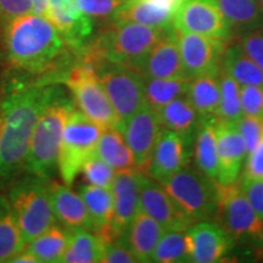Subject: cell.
<instances>
[{"mask_svg": "<svg viewBox=\"0 0 263 263\" xmlns=\"http://www.w3.org/2000/svg\"><path fill=\"white\" fill-rule=\"evenodd\" d=\"M216 222L226 230L234 244L263 249V218H261L236 182L218 183V210Z\"/></svg>", "mask_w": 263, "mask_h": 263, "instance_id": "obj_8", "label": "cell"}, {"mask_svg": "<svg viewBox=\"0 0 263 263\" xmlns=\"http://www.w3.org/2000/svg\"><path fill=\"white\" fill-rule=\"evenodd\" d=\"M221 84V101L217 112L218 120L226 122L238 123L242 115L241 99H240V84L221 68L218 73Z\"/></svg>", "mask_w": 263, "mask_h": 263, "instance_id": "obj_35", "label": "cell"}, {"mask_svg": "<svg viewBox=\"0 0 263 263\" xmlns=\"http://www.w3.org/2000/svg\"><path fill=\"white\" fill-rule=\"evenodd\" d=\"M126 3L127 0H78V6L91 20L108 22Z\"/></svg>", "mask_w": 263, "mask_h": 263, "instance_id": "obj_37", "label": "cell"}, {"mask_svg": "<svg viewBox=\"0 0 263 263\" xmlns=\"http://www.w3.org/2000/svg\"><path fill=\"white\" fill-rule=\"evenodd\" d=\"M257 2H258V5H259V8H261L262 12H263V0H257Z\"/></svg>", "mask_w": 263, "mask_h": 263, "instance_id": "obj_49", "label": "cell"}, {"mask_svg": "<svg viewBox=\"0 0 263 263\" xmlns=\"http://www.w3.org/2000/svg\"><path fill=\"white\" fill-rule=\"evenodd\" d=\"M164 232L153 217L139 211L120 239L129 248L138 262H153L154 251Z\"/></svg>", "mask_w": 263, "mask_h": 263, "instance_id": "obj_21", "label": "cell"}, {"mask_svg": "<svg viewBox=\"0 0 263 263\" xmlns=\"http://www.w3.org/2000/svg\"><path fill=\"white\" fill-rule=\"evenodd\" d=\"M73 110V100L60 90L43 111L33 130L25 163L29 174L49 179L57 171L64 129Z\"/></svg>", "mask_w": 263, "mask_h": 263, "instance_id": "obj_3", "label": "cell"}, {"mask_svg": "<svg viewBox=\"0 0 263 263\" xmlns=\"http://www.w3.org/2000/svg\"><path fill=\"white\" fill-rule=\"evenodd\" d=\"M26 246L8 199L0 197V263L11 262Z\"/></svg>", "mask_w": 263, "mask_h": 263, "instance_id": "obj_32", "label": "cell"}, {"mask_svg": "<svg viewBox=\"0 0 263 263\" xmlns=\"http://www.w3.org/2000/svg\"><path fill=\"white\" fill-rule=\"evenodd\" d=\"M33 6V15L44 16L47 17L49 9H50V0H31Z\"/></svg>", "mask_w": 263, "mask_h": 263, "instance_id": "obj_46", "label": "cell"}, {"mask_svg": "<svg viewBox=\"0 0 263 263\" xmlns=\"http://www.w3.org/2000/svg\"><path fill=\"white\" fill-rule=\"evenodd\" d=\"M50 197L55 218L64 228L71 233L83 229L93 232L89 212L81 194L74 193L65 184L50 182Z\"/></svg>", "mask_w": 263, "mask_h": 263, "instance_id": "obj_20", "label": "cell"}, {"mask_svg": "<svg viewBox=\"0 0 263 263\" xmlns=\"http://www.w3.org/2000/svg\"><path fill=\"white\" fill-rule=\"evenodd\" d=\"M190 262L215 263L222 261L234 246L230 235L218 223L196 222L186 230Z\"/></svg>", "mask_w": 263, "mask_h": 263, "instance_id": "obj_17", "label": "cell"}, {"mask_svg": "<svg viewBox=\"0 0 263 263\" xmlns=\"http://www.w3.org/2000/svg\"><path fill=\"white\" fill-rule=\"evenodd\" d=\"M176 9L149 0H127L126 4L118 10L110 21L134 22L151 27L172 28L174 27Z\"/></svg>", "mask_w": 263, "mask_h": 263, "instance_id": "obj_22", "label": "cell"}, {"mask_svg": "<svg viewBox=\"0 0 263 263\" xmlns=\"http://www.w3.org/2000/svg\"><path fill=\"white\" fill-rule=\"evenodd\" d=\"M186 97L200 117H217L221 101L218 74H205L190 80Z\"/></svg>", "mask_w": 263, "mask_h": 263, "instance_id": "obj_26", "label": "cell"}, {"mask_svg": "<svg viewBox=\"0 0 263 263\" xmlns=\"http://www.w3.org/2000/svg\"><path fill=\"white\" fill-rule=\"evenodd\" d=\"M97 155L116 171L138 168L133 154L117 127L103 130L98 141Z\"/></svg>", "mask_w": 263, "mask_h": 263, "instance_id": "obj_27", "label": "cell"}, {"mask_svg": "<svg viewBox=\"0 0 263 263\" xmlns=\"http://www.w3.org/2000/svg\"><path fill=\"white\" fill-rule=\"evenodd\" d=\"M0 50L10 67L41 74L67 68L73 49L47 17L29 14L0 29Z\"/></svg>", "mask_w": 263, "mask_h": 263, "instance_id": "obj_1", "label": "cell"}, {"mask_svg": "<svg viewBox=\"0 0 263 263\" xmlns=\"http://www.w3.org/2000/svg\"><path fill=\"white\" fill-rule=\"evenodd\" d=\"M80 194L89 212L93 232L105 242L114 241L111 233V223L114 217V195L111 188L104 186L82 185Z\"/></svg>", "mask_w": 263, "mask_h": 263, "instance_id": "obj_23", "label": "cell"}, {"mask_svg": "<svg viewBox=\"0 0 263 263\" xmlns=\"http://www.w3.org/2000/svg\"><path fill=\"white\" fill-rule=\"evenodd\" d=\"M189 83L190 80L182 78L144 77L145 103L157 112L171 101L185 97L189 89Z\"/></svg>", "mask_w": 263, "mask_h": 263, "instance_id": "obj_33", "label": "cell"}, {"mask_svg": "<svg viewBox=\"0 0 263 263\" xmlns=\"http://www.w3.org/2000/svg\"><path fill=\"white\" fill-rule=\"evenodd\" d=\"M149 2H155V3H159V4L170 5V6H173V8H177L182 0H149Z\"/></svg>", "mask_w": 263, "mask_h": 263, "instance_id": "obj_48", "label": "cell"}, {"mask_svg": "<svg viewBox=\"0 0 263 263\" xmlns=\"http://www.w3.org/2000/svg\"><path fill=\"white\" fill-rule=\"evenodd\" d=\"M57 85H17L0 100V180L25 168L39 117L60 93Z\"/></svg>", "mask_w": 263, "mask_h": 263, "instance_id": "obj_2", "label": "cell"}, {"mask_svg": "<svg viewBox=\"0 0 263 263\" xmlns=\"http://www.w3.org/2000/svg\"><path fill=\"white\" fill-rule=\"evenodd\" d=\"M117 128L129 146L138 168H147L162 128L159 114L145 103Z\"/></svg>", "mask_w": 263, "mask_h": 263, "instance_id": "obj_13", "label": "cell"}, {"mask_svg": "<svg viewBox=\"0 0 263 263\" xmlns=\"http://www.w3.org/2000/svg\"><path fill=\"white\" fill-rule=\"evenodd\" d=\"M8 201L26 245L57 223L51 205L50 182L47 178L31 174L18 180L10 189Z\"/></svg>", "mask_w": 263, "mask_h": 263, "instance_id": "obj_5", "label": "cell"}, {"mask_svg": "<svg viewBox=\"0 0 263 263\" xmlns=\"http://www.w3.org/2000/svg\"><path fill=\"white\" fill-rule=\"evenodd\" d=\"M215 118H201L193 144L196 167L213 179H216L218 172V149H217Z\"/></svg>", "mask_w": 263, "mask_h": 263, "instance_id": "obj_25", "label": "cell"}, {"mask_svg": "<svg viewBox=\"0 0 263 263\" xmlns=\"http://www.w3.org/2000/svg\"><path fill=\"white\" fill-rule=\"evenodd\" d=\"M222 68L240 85L263 87V70L242 51L238 43L227 45Z\"/></svg>", "mask_w": 263, "mask_h": 263, "instance_id": "obj_28", "label": "cell"}, {"mask_svg": "<svg viewBox=\"0 0 263 263\" xmlns=\"http://www.w3.org/2000/svg\"><path fill=\"white\" fill-rule=\"evenodd\" d=\"M153 262H190L186 230H166L161 236L153 255Z\"/></svg>", "mask_w": 263, "mask_h": 263, "instance_id": "obj_34", "label": "cell"}, {"mask_svg": "<svg viewBox=\"0 0 263 263\" xmlns=\"http://www.w3.org/2000/svg\"><path fill=\"white\" fill-rule=\"evenodd\" d=\"M233 32L239 33L263 26V12L257 0H216Z\"/></svg>", "mask_w": 263, "mask_h": 263, "instance_id": "obj_29", "label": "cell"}, {"mask_svg": "<svg viewBox=\"0 0 263 263\" xmlns=\"http://www.w3.org/2000/svg\"><path fill=\"white\" fill-rule=\"evenodd\" d=\"M50 6L59 9L65 14L74 16V17L83 15L80 6H78V0H50Z\"/></svg>", "mask_w": 263, "mask_h": 263, "instance_id": "obj_45", "label": "cell"}, {"mask_svg": "<svg viewBox=\"0 0 263 263\" xmlns=\"http://www.w3.org/2000/svg\"><path fill=\"white\" fill-rule=\"evenodd\" d=\"M190 149L192 146L179 134L162 127L146 168L149 176L163 182L188 164Z\"/></svg>", "mask_w": 263, "mask_h": 263, "instance_id": "obj_18", "label": "cell"}, {"mask_svg": "<svg viewBox=\"0 0 263 263\" xmlns=\"http://www.w3.org/2000/svg\"><path fill=\"white\" fill-rule=\"evenodd\" d=\"M101 262L105 263H134L138 262L136 256L121 239L114 240L105 245Z\"/></svg>", "mask_w": 263, "mask_h": 263, "instance_id": "obj_43", "label": "cell"}, {"mask_svg": "<svg viewBox=\"0 0 263 263\" xmlns=\"http://www.w3.org/2000/svg\"><path fill=\"white\" fill-rule=\"evenodd\" d=\"M71 234L70 230L55 223L29 242L26 249L38 258L39 263L61 262L62 256L70 242Z\"/></svg>", "mask_w": 263, "mask_h": 263, "instance_id": "obj_30", "label": "cell"}, {"mask_svg": "<svg viewBox=\"0 0 263 263\" xmlns=\"http://www.w3.org/2000/svg\"><path fill=\"white\" fill-rule=\"evenodd\" d=\"M193 223L212 221L218 210V182L189 164L161 182Z\"/></svg>", "mask_w": 263, "mask_h": 263, "instance_id": "obj_6", "label": "cell"}, {"mask_svg": "<svg viewBox=\"0 0 263 263\" xmlns=\"http://www.w3.org/2000/svg\"><path fill=\"white\" fill-rule=\"evenodd\" d=\"M81 173L83 174L84 179L87 180L88 184L104 186V188H111L115 176H116V170L111 167L107 162H105L95 153L83 163Z\"/></svg>", "mask_w": 263, "mask_h": 263, "instance_id": "obj_36", "label": "cell"}, {"mask_svg": "<svg viewBox=\"0 0 263 263\" xmlns=\"http://www.w3.org/2000/svg\"><path fill=\"white\" fill-rule=\"evenodd\" d=\"M215 126L218 149V172L216 180L222 185H228L239 179L248 153L238 124L215 118Z\"/></svg>", "mask_w": 263, "mask_h": 263, "instance_id": "obj_16", "label": "cell"}, {"mask_svg": "<svg viewBox=\"0 0 263 263\" xmlns=\"http://www.w3.org/2000/svg\"><path fill=\"white\" fill-rule=\"evenodd\" d=\"M174 28L228 41L233 29L216 0H182L174 14Z\"/></svg>", "mask_w": 263, "mask_h": 263, "instance_id": "obj_11", "label": "cell"}, {"mask_svg": "<svg viewBox=\"0 0 263 263\" xmlns=\"http://www.w3.org/2000/svg\"><path fill=\"white\" fill-rule=\"evenodd\" d=\"M103 130V128L82 111L76 108L72 111L64 129L58 162L59 172L65 185L70 186L73 184L77 174L81 173L83 163L97 153L98 141Z\"/></svg>", "mask_w": 263, "mask_h": 263, "instance_id": "obj_9", "label": "cell"}, {"mask_svg": "<svg viewBox=\"0 0 263 263\" xmlns=\"http://www.w3.org/2000/svg\"><path fill=\"white\" fill-rule=\"evenodd\" d=\"M98 77L117 115L118 126L145 104L144 76L136 68L105 60L99 65Z\"/></svg>", "mask_w": 263, "mask_h": 263, "instance_id": "obj_10", "label": "cell"}, {"mask_svg": "<svg viewBox=\"0 0 263 263\" xmlns=\"http://www.w3.org/2000/svg\"><path fill=\"white\" fill-rule=\"evenodd\" d=\"M238 44L263 70V26L239 33Z\"/></svg>", "mask_w": 263, "mask_h": 263, "instance_id": "obj_38", "label": "cell"}, {"mask_svg": "<svg viewBox=\"0 0 263 263\" xmlns=\"http://www.w3.org/2000/svg\"><path fill=\"white\" fill-rule=\"evenodd\" d=\"M242 115L263 118V87L240 85Z\"/></svg>", "mask_w": 263, "mask_h": 263, "instance_id": "obj_39", "label": "cell"}, {"mask_svg": "<svg viewBox=\"0 0 263 263\" xmlns=\"http://www.w3.org/2000/svg\"><path fill=\"white\" fill-rule=\"evenodd\" d=\"M157 114L161 126L179 134L190 146H193L201 117L196 112L186 95L164 105Z\"/></svg>", "mask_w": 263, "mask_h": 263, "instance_id": "obj_24", "label": "cell"}, {"mask_svg": "<svg viewBox=\"0 0 263 263\" xmlns=\"http://www.w3.org/2000/svg\"><path fill=\"white\" fill-rule=\"evenodd\" d=\"M244 176L263 178V137L256 149L246 157Z\"/></svg>", "mask_w": 263, "mask_h": 263, "instance_id": "obj_44", "label": "cell"}, {"mask_svg": "<svg viewBox=\"0 0 263 263\" xmlns=\"http://www.w3.org/2000/svg\"><path fill=\"white\" fill-rule=\"evenodd\" d=\"M167 29L170 28L110 21L90 44L104 60L129 66L139 71L147 54Z\"/></svg>", "mask_w": 263, "mask_h": 263, "instance_id": "obj_4", "label": "cell"}, {"mask_svg": "<svg viewBox=\"0 0 263 263\" xmlns=\"http://www.w3.org/2000/svg\"><path fill=\"white\" fill-rule=\"evenodd\" d=\"M140 168L116 171L111 185L114 195V217L111 233L114 240L120 239L140 211Z\"/></svg>", "mask_w": 263, "mask_h": 263, "instance_id": "obj_14", "label": "cell"}, {"mask_svg": "<svg viewBox=\"0 0 263 263\" xmlns=\"http://www.w3.org/2000/svg\"><path fill=\"white\" fill-rule=\"evenodd\" d=\"M177 35L184 70L189 80L219 73L227 41L180 31H177Z\"/></svg>", "mask_w": 263, "mask_h": 263, "instance_id": "obj_12", "label": "cell"}, {"mask_svg": "<svg viewBox=\"0 0 263 263\" xmlns=\"http://www.w3.org/2000/svg\"><path fill=\"white\" fill-rule=\"evenodd\" d=\"M31 0H0V29L12 20L32 14Z\"/></svg>", "mask_w": 263, "mask_h": 263, "instance_id": "obj_42", "label": "cell"}, {"mask_svg": "<svg viewBox=\"0 0 263 263\" xmlns=\"http://www.w3.org/2000/svg\"><path fill=\"white\" fill-rule=\"evenodd\" d=\"M139 72L149 78H182L189 80L184 70L176 28L167 29L151 49Z\"/></svg>", "mask_w": 263, "mask_h": 263, "instance_id": "obj_19", "label": "cell"}, {"mask_svg": "<svg viewBox=\"0 0 263 263\" xmlns=\"http://www.w3.org/2000/svg\"><path fill=\"white\" fill-rule=\"evenodd\" d=\"M140 211L153 217L164 230H188L194 224L162 184L144 173L140 183Z\"/></svg>", "mask_w": 263, "mask_h": 263, "instance_id": "obj_15", "label": "cell"}, {"mask_svg": "<svg viewBox=\"0 0 263 263\" xmlns=\"http://www.w3.org/2000/svg\"><path fill=\"white\" fill-rule=\"evenodd\" d=\"M11 263H39V261L32 252H29L27 249H25L24 251H21L17 256H15L12 258Z\"/></svg>", "mask_w": 263, "mask_h": 263, "instance_id": "obj_47", "label": "cell"}, {"mask_svg": "<svg viewBox=\"0 0 263 263\" xmlns=\"http://www.w3.org/2000/svg\"><path fill=\"white\" fill-rule=\"evenodd\" d=\"M236 124L245 141L246 153L249 155L256 149L263 137V118L242 116Z\"/></svg>", "mask_w": 263, "mask_h": 263, "instance_id": "obj_40", "label": "cell"}, {"mask_svg": "<svg viewBox=\"0 0 263 263\" xmlns=\"http://www.w3.org/2000/svg\"><path fill=\"white\" fill-rule=\"evenodd\" d=\"M103 239L91 230H77L71 234L70 242L61 262L65 263H95L101 262L105 245Z\"/></svg>", "mask_w": 263, "mask_h": 263, "instance_id": "obj_31", "label": "cell"}, {"mask_svg": "<svg viewBox=\"0 0 263 263\" xmlns=\"http://www.w3.org/2000/svg\"><path fill=\"white\" fill-rule=\"evenodd\" d=\"M239 183L242 193L254 207L256 213L263 218V178L241 174L239 177Z\"/></svg>", "mask_w": 263, "mask_h": 263, "instance_id": "obj_41", "label": "cell"}, {"mask_svg": "<svg viewBox=\"0 0 263 263\" xmlns=\"http://www.w3.org/2000/svg\"><path fill=\"white\" fill-rule=\"evenodd\" d=\"M70 88L80 111L103 129L118 126V118L98 77L94 61L77 51V61L71 65L62 78Z\"/></svg>", "mask_w": 263, "mask_h": 263, "instance_id": "obj_7", "label": "cell"}]
</instances>
